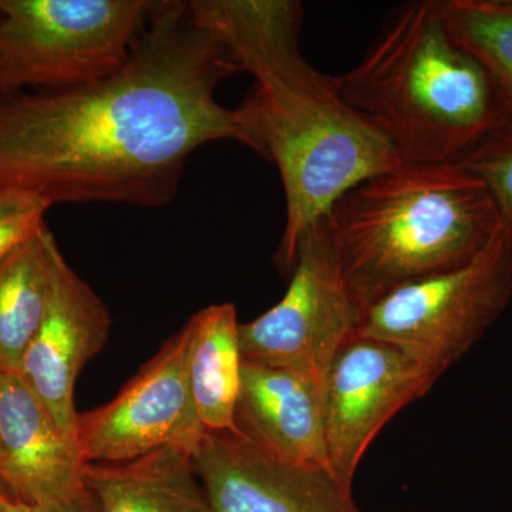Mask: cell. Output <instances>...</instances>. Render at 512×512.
Masks as SVG:
<instances>
[{
    "instance_id": "cell-1",
    "label": "cell",
    "mask_w": 512,
    "mask_h": 512,
    "mask_svg": "<svg viewBox=\"0 0 512 512\" xmlns=\"http://www.w3.org/2000/svg\"><path fill=\"white\" fill-rule=\"evenodd\" d=\"M235 73L187 3L157 2L117 72L0 101V188L33 191L52 205L163 207L198 148L235 141L255 151L247 111L217 99Z\"/></svg>"
},
{
    "instance_id": "cell-2",
    "label": "cell",
    "mask_w": 512,
    "mask_h": 512,
    "mask_svg": "<svg viewBox=\"0 0 512 512\" xmlns=\"http://www.w3.org/2000/svg\"><path fill=\"white\" fill-rule=\"evenodd\" d=\"M326 220L359 313L396 289L466 265L503 224L490 190L457 163H403L373 175Z\"/></svg>"
},
{
    "instance_id": "cell-3",
    "label": "cell",
    "mask_w": 512,
    "mask_h": 512,
    "mask_svg": "<svg viewBox=\"0 0 512 512\" xmlns=\"http://www.w3.org/2000/svg\"><path fill=\"white\" fill-rule=\"evenodd\" d=\"M335 80L340 99L403 163H458L512 113L483 64L451 35L439 0L400 9L362 62Z\"/></svg>"
},
{
    "instance_id": "cell-4",
    "label": "cell",
    "mask_w": 512,
    "mask_h": 512,
    "mask_svg": "<svg viewBox=\"0 0 512 512\" xmlns=\"http://www.w3.org/2000/svg\"><path fill=\"white\" fill-rule=\"evenodd\" d=\"M242 107L256 153L274 161L284 185L286 224L278 261L289 272L306 231L326 220L346 192L403 160L340 99L335 76L318 70L296 82L254 84Z\"/></svg>"
},
{
    "instance_id": "cell-5",
    "label": "cell",
    "mask_w": 512,
    "mask_h": 512,
    "mask_svg": "<svg viewBox=\"0 0 512 512\" xmlns=\"http://www.w3.org/2000/svg\"><path fill=\"white\" fill-rule=\"evenodd\" d=\"M157 2L0 0V101L97 82L130 59Z\"/></svg>"
},
{
    "instance_id": "cell-6",
    "label": "cell",
    "mask_w": 512,
    "mask_h": 512,
    "mask_svg": "<svg viewBox=\"0 0 512 512\" xmlns=\"http://www.w3.org/2000/svg\"><path fill=\"white\" fill-rule=\"evenodd\" d=\"M512 298V222L460 268L396 289L360 313L363 335L402 350L434 380L483 338Z\"/></svg>"
},
{
    "instance_id": "cell-7",
    "label": "cell",
    "mask_w": 512,
    "mask_h": 512,
    "mask_svg": "<svg viewBox=\"0 0 512 512\" xmlns=\"http://www.w3.org/2000/svg\"><path fill=\"white\" fill-rule=\"evenodd\" d=\"M289 274L284 298L239 326L242 357L291 370L325 390L329 367L360 318L328 220L303 234Z\"/></svg>"
},
{
    "instance_id": "cell-8",
    "label": "cell",
    "mask_w": 512,
    "mask_h": 512,
    "mask_svg": "<svg viewBox=\"0 0 512 512\" xmlns=\"http://www.w3.org/2000/svg\"><path fill=\"white\" fill-rule=\"evenodd\" d=\"M190 343L188 320L111 402L77 413L74 436L86 463H124L167 447L194 456L207 430L188 380Z\"/></svg>"
},
{
    "instance_id": "cell-9",
    "label": "cell",
    "mask_w": 512,
    "mask_h": 512,
    "mask_svg": "<svg viewBox=\"0 0 512 512\" xmlns=\"http://www.w3.org/2000/svg\"><path fill=\"white\" fill-rule=\"evenodd\" d=\"M436 380L402 350L356 330L325 380L328 471L353 491L357 468L383 427Z\"/></svg>"
},
{
    "instance_id": "cell-10",
    "label": "cell",
    "mask_w": 512,
    "mask_h": 512,
    "mask_svg": "<svg viewBox=\"0 0 512 512\" xmlns=\"http://www.w3.org/2000/svg\"><path fill=\"white\" fill-rule=\"evenodd\" d=\"M194 464L212 512H362L328 468L293 466L242 431H207Z\"/></svg>"
},
{
    "instance_id": "cell-11",
    "label": "cell",
    "mask_w": 512,
    "mask_h": 512,
    "mask_svg": "<svg viewBox=\"0 0 512 512\" xmlns=\"http://www.w3.org/2000/svg\"><path fill=\"white\" fill-rule=\"evenodd\" d=\"M110 326L106 303L60 256L45 316L18 375L70 433H74L77 419V377L106 345Z\"/></svg>"
},
{
    "instance_id": "cell-12",
    "label": "cell",
    "mask_w": 512,
    "mask_h": 512,
    "mask_svg": "<svg viewBox=\"0 0 512 512\" xmlns=\"http://www.w3.org/2000/svg\"><path fill=\"white\" fill-rule=\"evenodd\" d=\"M87 463L18 373H0V488L29 504L59 503L86 493Z\"/></svg>"
},
{
    "instance_id": "cell-13",
    "label": "cell",
    "mask_w": 512,
    "mask_h": 512,
    "mask_svg": "<svg viewBox=\"0 0 512 512\" xmlns=\"http://www.w3.org/2000/svg\"><path fill=\"white\" fill-rule=\"evenodd\" d=\"M237 426L278 460L328 468L325 390L298 373L244 360Z\"/></svg>"
},
{
    "instance_id": "cell-14",
    "label": "cell",
    "mask_w": 512,
    "mask_h": 512,
    "mask_svg": "<svg viewBox=\"0 0 512 512\" xmlns=\"http://www.w3.org/2000/svg\"><path fill=\"white\" fill-rule=\"evenodd\" d=\"M187 8L255 84L289 82L313 69L299 47L303 8L295 0H192Z\"/></svg>"
},
{
    "instance_id": "cell-15",
    "label": "cell",
    "mask_w": 512,
    "mask_h": 512,
    "mask_svg": "<svg viewBox=\"0 0 512 512\" xmlns=\"http://www.w3.org/2000/svg\"><path fill=\"white\" fill-rule=\"evenodd\" d=\"M97 512H212L194 456L161 448L147 456L86 466Z\"/></svg>"
},
{
    "instance_id": "cell-16",
    "label": "cell",
    "mask_w": 512,
    "mask_h": 512,
    "mask_svg": "<svg viewBox=\"0 0 512 512\" xmlns=\"http://www.w3.org/2000/svg\"><path fill=\"white\" fill-rule=\"evenodd\" d=\"M188 380L195 409L207 431H238L237 407L244 357L237 308L218 303L190 318Z\"/></svg>"
},
{
    "instance_id": "cell-17",
    "label": "cell",
    "mask_w": 512,
    "mask_h": 512,
    "mask_svg": "<svg viewBox=\"0 0 512 512\" xmlns=\"http://www.w3.org/2000/svg\"><path fill=\"white\" fill-rule=\"evenodd\" d=\"M60 256L43 227L0 264V373H19L45 316Z\"/></svg>"
},
{
    "instance_id": "cell-18",
    "label": "cell",
    "mask_w": 512,
    "mask_h": 512,
    "mask_svg": "<svg viewBox=\"0 0 512 512\" xmlns=\"http://www.w3.org/2000/svg\"><path fill=\"white\" fill-rule=\"evenodd\" d=\"M458 45L476 57L512 111V0H439Z\"/></svg>"
},
{
    "instance_id": "cell-19",
    "label": "cell",
    "mask_w": 512,
    "mask_h": 512,
    "mask_svg": "<svg viewBox=\"0 0 512 512\" xmlns=\"http://www.w3.org/2000/svg\"><path fill=\"white\" fill-rule=\"evenodd\" d=\"M490 190L504 221L512 222V113L457 163Z\"/></svg>"
},
{
    "instance_id": "cell-20",
    "label": "cell",
    "mask_w": 512,
    "mask_h": 512,
    "mask_svg": "<svg viewBox=\"0 0 512 512\" xmlns=\"http://www.w3.org/2000/svg\"><path fill=\"white\" fill-rule=\"evenodd\" d=\"M46 198L22 188H0V264L37 234L52 208Z\"/></svg>"
},
{
    "instance_id": "cell-21",
    "label": "cell",
    "mask_w": 512,
    "mask_h": 512,
    "mask_svg": "<svg viewBox=\"0 0 512 512\" xmlns=\"http://www.w3.org/2000/svg\"><path fill=\"white\" fill-rule=\"evenodd\" d=\"M0 512H97V505L89 488L73 500L47 504L23 503L0 490Z\"/></svg>"
},
{
    "instance_id": "cell-22",
    "label": "cell",
    "mask_w": 512,
    "mask_h": 512,
    "mask_svg": "<svg viewBox=\"0 0 512 512\" xmlns=\"http://www.w3.org/2000/svg\"><path fill=\"white\" fill-rule=\"evenodd\" d=\"M0 490H2V488H0Z\"/></svg>"
}]
</instances>
